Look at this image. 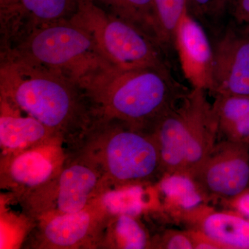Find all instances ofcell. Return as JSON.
Instances as JSON below:
<instances>
[{
    "label": "cell",
    "instance_id": "2e32d148",
    "mask_svg": "<svg viewBox=\"0 0 249 249\" xmlns=\"http://www.w3.org/2000/svg\"><path fill=\"white\" fill-rule=\"evenodd\" d=\"M101 247L102 248L143 249L152 247L147 232L133 215L116 214L109 221Z\"/></svg>",
    "mask_w": 249,
    "mask_h": 249
},
{
    "label": "cell",
    "instance_id": "4fadbf2b",
    "mask_svg": "<svg viewBox=\"0 0 249 249\" xmlns=\"http://www.w3.org/2000/svg\"><path fill=\"white\" fill-rule=\"evenodd\" d=\"M0 145L3 155L50 146L60 145L55 134L40 121L1 101Z\"/></svg>",
    "mask_w": 249,
    "mask_h": 249
},
{
    "label": "cell",
    "instance_id": "5b68a950",
    "mask_svg": "<svg viewBox=\"0 0 249 249\" xmlns=\"http://www.w3.org/2000/svg\"><path fill=\"white\" fill-rule=\"evenodd\" d=\"M71 18L89 32L100 54L114 68L123 71L168 68L160 41L138 24L107 12L93 0H83Z\"/></svg>",
    "mask_w": 249,
    "mask_h": 249
},
{
    "label": "cell",
    "instance_id": "5bb4252c",
    "mask_svg": "<svg viewBox=\"0 0 249 249\" xmlns=\"http://www.w3.org/2000/svg\"><path fill=\"white\" fill-rule=\"evenodd\" d=\"M196 225L222 249H249V219L237 211H209Z\"/></svg>",
    "mask_w": 249,
    "mask_h": 249
},
{
    "label": "cell",
    "instance_id": "cb8c5ba5",
    "mask_svg": "<svg viewBox=\"0 0 249 249\" xmlns=\"http://www.w3.org/2000/svg\"><path fill=\"white\" fill-rule=\"evenodd\" d=\"M232 13L239 22H247L249 20V0H231Z\"/></svg>",
    "mask_w": 249,
    "mask_h": 249
},
{
    "label": "cell",
    "instance_id": "7a4b0ae2",
    "mask_svg": "<svg viewBox=\"0 0 249 249\" xmlns=\"http://www.w3.org/2000/svg\"><path fill=\"white\" fill-rule=\"evenodd\" d=\"M77 85L103 119L121 121L150 132L188 92L168 68L155 67L123 71L108 66L89 73Z\"/></svg>",
    "mask_w": 249,
    "mask_h": 249
},
{
    "label": "cell",
    "instance_id": "8fae6325",
    "mask_svg": "<svg viewBox=\"0 0 249 249\" xmlns=\"http://www.w3.org/2000/svg\"><path fill=\"white\" fill-rule=\"evenodd\" d=\"M186 79L193 88L212 91L213 88V49L202 27L189 13L185 14L174 37Z\"/></svg>",
    "mask_w": 249,
    "mask_h": 249
},
{
    "label": "cell",
    "instance_id": "f1b7e54d",
    "mask_svg": "<svg viewBox=\"0 0 249 249\" xmlns=\"http://www.w3.org/2000/svg\"><path fill=\"white\" fill-rule=\"evenodd\" d=\"M247 23H248V34H249V36L248 37H249V20L248 21V22H247Z\"/></svg>",
    "mask_w": 249,
    "mask_h": 249
},
{
    "label": "cell",
    "instance_id": "52a82bcc",
    "mask_svg": "<svg viewBox=\"0 0 249 249\" xmlns=\"http://www.w3.org/2000/svg\"><path fill=\"white\" fill-rule=\"evenodd\" d=\"M99 169L78 154L67 155L58 175L27 197L31 214L38 219L74 213L109 191Z\"/></svg>",
    "mask_w": 249,
    "mask_h": 249
},
{
    "label": "cell",
    "instance_id": "44dd1931",
    "mask_svg": "<svg viewBox=\"0 0 249 249\" xmlns=\"http://www.w3.org/2000/svg\"><path fill=\"white\" fill-rule=\"evenodd\" d=\"M140 196V186L123 187L106 192L102 196V201L113 215L127 214L134 216L142 209V203L138 199Z\"/></svg>",
    "mask_w": 249,
    "mask_h": 249
},
{
    "label": "cell",
    "instance_id": "484cf974",
    "mask_svg": "<svg viewBox=\"0 0 249 249\" xmlns=\"http://www.w3.org/2000/svg\"><path fill=\"white\" fill-rule=\"evenodd\" d=\"M196 16L212 15L213 0H188Z\"/></svg>",
    "mask_w": 249,
    "mask_h": 249
},
{
    "label": "cell",
    "instance_id": "7c38bea8",
    "mask_svg": "<svg viewBox=\"0 0 249 249\" xmlns=\"http://www.w3.org/2000/svg\"><path fill=\"white\" fill-rule=\"evenodd\" d=\"M216 95L249 96V37L228 32L213 49Z\"/></svg>",
    "mask_w": 249,
    "mask_h": 249
},
{
    "label": "cell",
    "instance_id": "e0dca14e",
    "mask_svg": "<svg viewBox=\"0 0 249 249\" xmlns=\"http://www.w3.org/2000/svg\"><path fill=\"white\" fill-rule=\"evenodd\" d=\"M93 1L107 12L138 24L160 42L156 22L154 0Z\"/></svg>",
    "mask_w": 249,
    "mask_h": 249
},
{
    "label": "cell",
    "instance_id": "9c48e42d",
    "mask_svg": "<svg viewBox=\"0 0 249 249\" xmlns=\"http://www.w3.org/2000/svg\"><path fill=\"white\" fill-rule=\"evenodd\" d=\"M113 216L101 196L79 212L42 218L36 248H98Z\"/></svg>",
    "mask_w": 249,
    "mask_h": 249
},
{
    "label": "cell",
    "instance_id": "d4e9b609",
    "mask_svg": "<svg viewBox=\"0 0 249 249\" xmlns=\"http://www.w3.org/2000/svg\"><path fill=\"white\" fill-rule=\"evenodd\" d=\"M231 202L235 211L249 219V188Z\"/></svg>",
    "mask_w": 249,
    "mask_h": 249
},
{
    "label": "cell",
    "instance_id": "8992f818",
    "mask_svg": "<svg viewBox=\"0 0 249 249\" xmlns=\"http://www.w3.org/2000/svg\"><path fill=\"white\" fill-rule=\"evenodd\" d=\"M13 55L61 73L76 84L89 73L111 66L89 32L72 18L33 29Z\"/></svg>",
    "mask_w": 249,
    "mask_h": 249
},
{
    "label": "cell",
    "instance_id": "7402d4cb",
    "mask_svg": "<svg viewBox=\"0 0 249 249\" xmlns=\"http://www.w3.org/2000/svg\"><path fill=\"white\" fill-rule=\"evenodd\" d=\"M156 247L165 249H195L194 242L189 231L168 232Z\"/></svg>",
    "mask_w": 249,
    "mask_h": 249
},
{
    "label": "cell",
    "instance_id": "3957f363",
    "mask_svg": "<svg viewBox=\"0 0 249 249\" xmlns=\"http://www.w3.org/2000/svg\"><path fill=\"white\" fill-rule=\"evenodd\" d=\"M73 154L96 165L109 187L142 186L165 176L153 133L116 119H103Z\"/></svg>",
    "mask_w": 249,
    "mask_h": 249
},
{
    "label": "cell",
    "instance_id": "277c9868",
    "mask_svg": "<svg viewBox=\"0 0 249 249\" xmlns=\"http://www.w3.org/2000/svg\"><path fill=\"white\" fill-rule=\"evenodd\" d=\"M160 147L165 176L190 178L216 144L217 116L206 91L193 88L170 109L152 131Z\"/></svg>",
    "mask_w": 249,
    "mask_h": 249
},
{
    "label": "cell",
    "instance_id": "ffe728a7",
    "mask_svg": "<svg viewBox=\"0 0 249 249\" xmlns=\"http://www.w3.org/2000/svg\"><path fill=\"white\" fill-rule=\"evenodd\" d=\"M161 188L168 198L184 209L196 207L203 201L194 182L185 175L165 176L161 183Z\"/></svg>",
    "mask_w": 249,
    "mask_h": 249
},
{
    "label": "cell",
    "instance_id": "30bf717a",
    "mask_svg": "<svg viewBox=\"0 0 249 249\" xmlns=\"http://www.w3.org/2000/svg\"><path fill=\"white\" fill-rule=\"evenodd\" d=\"M66 155L60 145L3 155L1 186L24 196L50 182L61 170Z\"/></svg>",
    "mask_w": 249,
    "mask_h": 249
},
{
    "label": "cell",
    "instance_id": "83f0119b",
    "mask_svg": "<svg viewBox=\"0 0 249 249\" xmlns=\"http://www.w3.org/2000/svg\"><path fill=\"white\" fill-rule=\"evenodd\" d=\"M231 0H213L212 16L220 17L230 6Z\"/></svg>",
    "mask_w": 249,
    "mask_h": 249
},
{
    "label": "cell",
    "instance_id": "ac0fdd59",
    "mask_svg": "<svg viewBox=\"0 0 249 249\" xmlns=\"http://www.w3.org/2000/svg\"><path fill=\"white\" fill-rule=\"evenodd\" d=\"M154 3L160 42L163 46H173L177 27L188 11V0H154Z\"/></svg>",
    "mask_w": 249,
    "mask_h": 249
},
{
    "label": "cell",
    "instance_id": "d6986e66",
    "mask_svg": "<svg viewBox=\"0 0 249 249\" xmlns=\"http://www.w3.org/2000/svg\"><path fill=\"white\" fill-rule=\"evenodd\" d=\"M213 107L217 116L218 133L224 137L249 115V96L216 95Z\"/></svg>",
    "mask_w": 249,
    "mask_h": 249
},
{
    "label": "cell",
    "instance_id": "9a60e30c",
    "mask_svg": "<svg viewBox=\"0 0 249 249\" xmlns=\"http://www.w3.org/2000/svg\"><path fill=\"white\" fill-rule=\"evenodd\" d=\"M83 0H19L10 18H24L36 29L45 24L71 19Z\"/></svg>",
    "mask_w": 249,
    "mask_h": 249
},
{
    "label": "cell",
    "instance_id": "6da1fadb",
    "mask_svg": "<svg viewBox=\"0 0 249 249\" xmlns=\"http://www.w3.org/2000/svg\"><path fill=\"white\" fill-rule=\"evenodd\" d=\"M0 89L1 101L47 126L66 145V155L80 150L101 120L76 83L14 55L1 64Z\"/></svg>",
    "mask_w": 249,
    "mask_h": 249
},
{
    "label": "cell",
    "instance_id": "603a6c76",
    "mask_svg": "<svg viewBox=\"0 0 249 249\" xmlns=\"http://www.w3.org/2000/svg\"><path fill=\"white\" fill-rule=\"evenodd\" d=\"M189 231L194 242L195 249H222L220 246L207 237L200 231L196 229Z\"/></svg>",
    "mask_w": 249,
    "mask_h": 249
},
{
    "label": "cell",
    "instance_id": "4316f807",
    "mask_svg": "<svg viewBox=\"0 0 249 249\" xmlns=\"http://www.w3.org/2000/svg\"><path fill=\"white\" fill-rule=\"evenodd\" d=\"M19 0H0L1 17L5 19L14 12Z\"/></svg>",
    "mask_w": 249,
    "mask_h": 249
},
{
    "label": "cell",
    "instance_id": "ba28073f",
    "mask_svg": "<svg viewBox=\"0 0 249 249\" xmlns=\"http://www.w3.org/2000/svg\"><path fill=\"white\" fill-rule=\"evenodd\" d=\"M203 199L232 201L249 188V145L224 140L189 178Z\"/></svg>",
    "mask_w": 249,
    "mask_h": 249
}]
</instances>
